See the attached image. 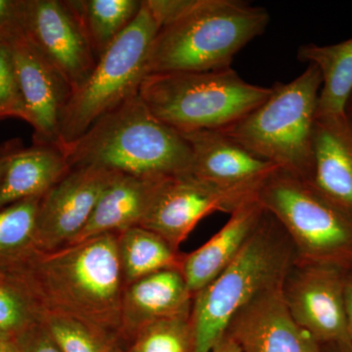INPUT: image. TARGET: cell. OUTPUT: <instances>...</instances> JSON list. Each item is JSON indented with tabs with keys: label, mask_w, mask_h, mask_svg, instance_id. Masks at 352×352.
<instances>
[{
	"label": "cell",
	"mask_w": 352,
	"mask_h": 352,
	"mask_svg": "<svg viewBox=\"0 0 352 352\" xmlns=\"http://www.w3.org/2000/svg\"><path fill=\"white\" fill-rule=\"evenodd\" d=\"M118 234L0 261L22 280L43 316L64 315L120 340L124 283Z\"/></svg>",
	"instance_id": "cell-1"
},
{
	"label": "cell",
	"mask_w": 352,
	"mask_h": 352,
	"mask_svg": "<svg viewBox=\"0 0 352 352\" xmlns=\"http://www.w3.org/2000/svg\"><path fill=\"white\" fill-rule=\"evenodd\" d=\"M63 148L72 168L96 166L151 179L188 175L193 163L188 141L157 120L139 94Z\"/></svg>",
	"instance_id": "cell-2"
},
{
	"label": "cell",
	"mask_w": 352,
	"mask_h": 352,
	"mask_svg": "<svg viewBox=\"0 0 352 352\" xmlns=\"http://www.w3.org/2000/svg\"><path fill=\"white\" fill-rule=\"evenodd\" d=\"M298 263L295 247L279 221L263 219L232 263L194 296L193 352H210L223 339L235 314L254 298L283 286Z\"/></svg>",
	"instance_id": "cell-3"
},
{
	"label": "cell",
	"mask_w": 352,
	"mask_h": 352,
	"mask_svg": "<svg viewBox=\"0 0 352 352\" xmlns=\"http://www.w3.org/2000/svg\"><path fill=\"white\" fill-rule=\"evenodd\" d=\"M263 7L240 0H195L153 41L148 75L231 68L234 57L270 23Z\"/></svg>",
	"instance_id": "cell-4"
},
{
	"label": "cell",
	"mask_w": 352,
	"mask_h": 352,
	"mask_svg": "<svg viewBox=\"0 0 352 352\" xmlns=\"http://www.w3.org/2000/svg\"><path fill=\"white\" fill-rule=\"evenodd\" d=\"M321 87L320 72L308 64L302 75L289 82H275L263 104L219 131L254 156L310 182Z\"/></svg>",
	"instance_id": "cell-5"
},
{
	"label": "cell",
	"mask_w": 352,
	"mask_h": 352,
	"mask_svg": "<svg viewBox=\"0 0 352 352\" xmlns=\"http://www.w3.org/2000/svg\"><path fill=\"white\" fill-rule=\"evenodd\" d=\"M270 94L271 87L245 82L232 68L150 74L139 90L150 112L180 133L231 126Z\"/></svg>",
	"instance_id": "cell-6"
},
{
	"label": "cell",
	"mask_w": 352,
	"mask_h": 352,
	"mask_svg": "<svg viewBox=\"0 0 352 352\" xmlns=\"http://www.w3.org/2000/svg\"><path fill=\"white\" fill-rule=\"evenodd\" d=\"M283 226L300 264L352 272V212L314 184L278 170L256 195Z\"/></svg>",
	"instance_id": "cell-7"
},
{
	"label": "cell",
	"mask_w": 352,
	"mask_h": 352,
	"mask_svg": "<svg viewBox=\"0 0 352 352\" xmlns=\"http://www.w3.org/2000/svg\"><path fill=\"white\" fill-rule=\"evenodd\" d=\"M159 30L142 0L133 22L99 58L87 82L72 94L60 129L62 146L80 138L106 113L139 94Z\"/></svg>",
	"instance_id": "cell-8"
},
{
	"label": "cell",
	"mask_w": 352,
	"mask_h": 352,
	"mask_svg": "<svg viewBox=\"0 0 352 352\" xmlns=\"http://www.w3.org/2000/svg\"><path fill=\"white\" fill-rule=\"evenodd\" d=\"M258 189L226 188L188 173L164 179L140 226L161 236L175 250L201 219L215 212L232 214Z\"/></svg>",
	"instance_id": "cell-9"
},
{
	"label": "cell",
	"mask_w": 352,
	"mask_h": 352,
	"mask_svg": "<svg viewBox=\"0 0 352 352\" xmlns=\"http://www.w3.org/2000/svg\"><path fill=\"white\" fill-rule=\"evenodd\" d=\"M349 273L331 266L296 263L282 286L294 320L322 346L351 342L344 305Z\"/></svg>",
	"instance_id": "cell-10"
},
{
	"label": "cell",
	"mask_w": 352,
	"mask_h": 352,
	"mask_svg": "<svg viewBox=\"0 0 352 352\" xmlns=\"http://www.w3.org/2000/svg\"><path fill=\"white\" fill-rule=\"evenodd\" d=\"M23 32L73 92L87 82L97 60L69 0H23Z\"/></svg>",
	"instance_id": "cell-11"
},
{
	"label": "cell",
	"mask_w": 352,
	"mask_h": 352,
	"mask_svg": "<svg viewBox=\"0 0 352 352\" xmlns=\"http://www.w3.org/2000/svg\"><path fill=\"white\" fill-rule=\"evenodd\" d=\"M119 173L96 166L72 168L39 201L36 249L50 252L68 245L82 230Z\"/></svg>",
	"instance_id": "cell-12"
},
{
	"label": "cell",
	"mask_w": 352,
	"mask_h": 352,
	"mask_svg": "<svg viewBox=\"0 0 352 352\" xmlns=\"http://www.w3.org/2000/svg\"><path fill=\"white\" fill-rule=\"evenodd\" d=\"M9 39L24 107V120L34 129V143L62 146L60 129L73 88L25 38L24 32Z\"/></svg>",
	"instance_id": "cell-13"
},
{
	"label": "cell",
	"mask_w": 352,
	"mask_h": 352,
	"mask_svg": "<svg viewBox=\"0 0 352 352\" xmlns=\"http://www.w3.org/2000/svg\"><path fill=\"white\" fill-rule=\"evenodd\" d=\"M242 352H324L289 314L282 287L263 294L240 309L226 335Z\"/></svg>",
	"instance_id": "cell-14"
},
{
	"label": "cell",
	"mask_w": 352,
	"mask_h": 352,
	"mask_svg": "<svg viewBox=\"0 0 352 352\" xmlns=\"http://www.w3.org/2000/svg\"><path fill=\"white\" fill-rule=\"evenodd\" d=\"M182 134L193 154L191 175L217 186L259 189L272 173L280 170L254 156L219 129Z\"/></svg>",
	"instance_id": "cell-15"
},
{
	"label": "cell",
	"mask_w": 352,
	"mask_h": 352,
	"mask_svg": "<svg viewBox=\"0 0 352 352\" xmlns=\"http://www.w3.org/2000/svg\"><path fill=\"white\" fill-rule=\"evenodd\" d=\"M193 300L179 268L159 271L127 285L120 307V340L131 342L154 322L190 318Z\"/></svg>",
	"instance_id": "cell-16"
},
{
	"label": "cell",
	"mask_w": 352,
	"mask_h": 352,
	"mask_svg": "<svg viewBox=\"0 0 352 352\" xmlns=\"http://www.w3.org/2000/svg\"><path fill=\"white\" fill-rule=\"evenodd\" d=\"M263 214L264 208L256 197L245 201L206 244L184 254L182 272L194 296L232 263L258 226Z\"/></svg>",
	"instance_id": "cell-17"
},
{
	"label": "cell",
	"mask_w": 352,
	"mask_h": 352,
	"mask_svg": "<svg viewBox=\"0 0 352 352\" xmlns=\"http://www.w3.org/2000/svg\"><path fill=\"white\" fill-rule=\"evenodd\" d=\"M310 182L352 212V126L344 113L317 116Z\"/></svg>",
	"instance_id": "cell-18"
},
{
	"label": "cell",
	"mask_w": 352,
	"mask_h": 352,
	"mask_svg": "<svg viewBox=\"0 0 352 352\" xmlns=\"http://www.w3.org/2000/svg\"><path fill=\"white\" fill-rule=\"evenodd\" d=\"M164 180L119 173L101 196L82 230L68 245L140 226Z\"/></svg>",
	"instance_id": "cell-19"
},
{
	"label": "cell",
	"mask_w": 352,
	"mask_h": 352,
	"mask_svg": "<svg viewBox=\"0 0 352 352\" xmlns=\"http://www.w3.org/2000/svg\"><path fill=\"white\" fill-rule=\"evenodd\" d=\"M72 170L63 146H16L0 184V210L34 197H43Z\"/></svg>",
	"instance_id": "cell-20"
},
{
	"label": "cell",
	"mask_w": 352,
	"mask_h": 352,
	"mask_svg": "<svg viewBox=\"0 0 352 352\" xmlns=\"http://www.w3.org/2000/svg\"><path fill=\"white\" fill-rule=\"evenodd\" d=\"M298 59L320 72L317 116L344 113L352 91V38L331 45L303 44L298 48Z\"/></svg>",
	"instance_id": "cell-21"
},
{
	"label": "cell",
	"mask_w": 352,
	"mask_h": 352,
	"mask_svg": "<svg viewBox=\"0 0 352 352\" xmlns=\"http://www.w3.org/2000/svg\"><path fill=\"white\" fill-rule=\"evenodd\" d=\"M118 249L124 287L159 271L182 270L184 258L161 236L142 226L118 234Z\"/></svg>",
	"instance_id": "cell-22"
},
{
	"label": "cell",
	"mask_w": 352,
	"mask_h": 352,
	"mask_svg": "<svg viewBox=\"0 0 352 352\" xmlns=\"http://www.w3.org/2000/svg\"><path fill=\"white\" fill-rule=\"evenodd\" d=\"M87 34L95 58H99L133 22L142 0H69Z\"/></svg>",
	"instance_id": "cell-23"
},
{
	"label": "cell",
	"mask_w": 352,
	"mask_h": 352,
	"mask_svg": "<svg viewBox=\"0 0 352 352\" xmlns=\"http://www.w3.org/2000/svg\"><path fill=\"white\" fill-rule=\"evenodd\" d=\"M43 315L27 287L0 263V335L16 342L43 322Z\"/></svg>",
	"instance_id": "cell-24"
},
{
	"label": "cell",
	"mask_w": 352,
	"mask_h": 352,
	"mask_svg": "<svg viewBox=\"0 0 352 352\" xmlns=\"http://www.w3.org/2000/svg\"><path fill=\"white\" fill-rule=\"evenodd\" d=\"M41 198L25 199L0 210V261L21 258L36 249L34 233Z\"/></svg>",
	"instance_id": "cell-25"
},
{
	"label": "cell",
	"mask_w": 352,
	"mask_h": 352,
	"mask_svg": "<svg viewBox=\"0 0 352 352\" xmlns=\"http://www.w3.org/2000/svg\"><path fill=\"white\" fill-rule=\"evenodd\" d=\"M41 323L62 352H113L120 346L119 338L72 317L45 314Z\"/></svg>",
	"instance_id": "cell-26"
},
{
	"label": "cell",
	"mask_w": 352,
	"mask_h": 352,
	"mask_svg": "<svg viewBox=\"0 0 352 352\" xmlns=\"http://www.w3.org/2000/svg\"><path fill=\"white\" fill-rule=\"evenodd\" d=\"M194 336L190 318L164 319L142 329L126 352H193Z\"/></svg>",
	"instance_id": "cell-27"
},
{
	"label": "cell",
	"mask_w": 352,
	"mask_h": 352,
	"mask_svg": "<svg viewBox=\"0 0 352 352\" xmlns=\"http://www.w3.org/2000/svg\"><path fill=\"white\" fill-rule=\"evenodd\" d=\"M7 118L24 120L25 113L10 39L0 38V120Z\"/></svg>",
	"instance_id": "cell-28"
},
{
	"label": "cell",
	"mask_w": 352,
	"mask_h": 352,
	"mask_svg": "<svg viewBox=\"0 0 352 352\" xmlns=\"http://www.w3.org/2000/svg\"><path fill=\"white\" fill-rule=\"evenodd\" d=\"M143 2L162 29L182 17L195 0H143Z\"/></svg>",
	"instance_id": "cell-29"
},
{
	"label": "cell",
	"mask_w": 352,
	"mask_h": 352,
	"mask_svg": "<svg viewBox=\"0 0 352 352\" xmlns=\"http://www.w3.org/2000/svg\"><path fill=\"white\" fill-rule=\"evenodd\" d=\"M23 32V0H0V38Z\"/></svg>",
	"instance_id": "cell-30"
},
{
	"label": "cell",
	"mask_w": 352,
	"mask_h": 352,
	"mask_svg": "<svg viewBox=\"0 0 352 352\" xmlns=\"http://www.w3.org/2000/svg\"><path fill=\"white\" fill-rule=\"evenodd\" d=\"M16 344L18 352H62L43 323L23 335Z\"/></svg>",
	"instance_id": "cell-31"
},
{
	"label": "cell",
	"mask_w": 352,
	"mask_h": 352,
	"mask_svg": "<svg viewBox=\"0 0 352 352\" xmlns=\"http://www.w3.org/2000/svg\"><path fill=\"white\" fill-rule=\"evenodd\" d=\"M344 305H346L347 333L352 344V272L347 274Z\"/></svg>",
	"instance_id": "cell-32"
},
{
	"label": "cell",
	"mask_w": 352,
	"mask_h": 352,
	"mask_svg": "<svg viewBox=\"0 0 352 352\" xmlns=\"http://www.w3.org/2000/svg\"><path fill=\"white\" fill-rule=\"evenodd\" d=\"M16 146L17 145H6L0 150V184H1L2 179H3L4 175H6L9 160H10L11 154H12Z\"/></svg>",
	"instance_id": "cell-33"
},
{
	"label": "cell",
	"mask_w": 352,
	"mask_h": 352,
	"mask_svg": "<svg viewBox=\"0 0 352 352\" xmlns=\"http://www.w3.org/2000/svg\"><path fill=\"white\" fill-rule=\"evenodd\" d=\"M210 352H242L241 351L239 346L233 342L232 340L229 339L228 337L224 336L223 339L220 340L219 344L212 349Z\"/></svg>",
	"instance_id": "cell-34"
},
{
	"label": "cell",
	"mask_w": 352,
	"mask_h": 352,
	"mask_svg": "<svg viewBox=\"0 0 352 352\" xmlns=\"http://www.w3.org/2000/svg\"><path fill=\"white\" fill-rule=\"evenodd\" d=\"M322 347L324 352H352L351 342H336V344H326Z\"/></svg>",
	"instance_id": "cell-35"
},
{
	"label": "cell",
	"mask_w": 352,
	"mask_h": 352,
	"mask_svg": "<svg viewBox=\"0 0 352 352\" xmlns=\"http://www.w3.org/2000/svg\"><path fill=\"white\" fill-rule=\"evenodd\" d=\"M0 352H18L17 344L0 335Z\"/></svg>",
	"instance_id": "cell-36"
},
{
	"label": "cell",
	"mask_w": 352,
	"mask_h": 352,
	"mask_svg": "<svg viewBox=\"0 0 352 352\" xmlns=\"http://www.w3.org/2000/svg\"><path fill=\"white\" fill-rule=\"evenodd\" d=\"M344 115H346V119L349 120V124L352 126V91L349 95V99H347L346 109H344Z\"/></svg>",
	"instance_id": "cell-37"
},
{
	"label": "cell",
	"mask_w": 352,
	"mask_h": 352,
	"mask_svg": "<svg viewBox=\"0 0 352 352\" xmlns=\"http://www.w3.org/2000/svg\"><path fill=\"white\" fill-rule=\"evenodd\" d=\"M113 352H126V349H122V346H120L119 349H116Z\"/></svg>",
	"instance_id": "cell-38"
}]
</instances>
